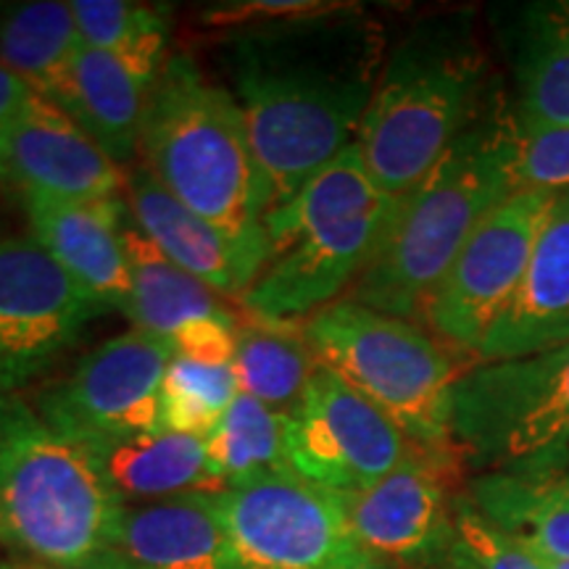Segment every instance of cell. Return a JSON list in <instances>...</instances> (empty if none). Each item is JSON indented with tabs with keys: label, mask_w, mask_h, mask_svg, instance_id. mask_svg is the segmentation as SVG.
<instances>
[{
	"label": "cell",
	"mask_w": 569,
	"mask_h": 569,
	"mask_svg": "<svg viewBox=\"0 0 569 569\" xmlns=\"http://www.w3.org/2000/svg\"><path fill=\"white\" fill-rule=\"evenodd\" d=\"M217 34L274 211L359 134L382 71V34L351 3Z\"/></svg>",
	"instance_id": "cell-1"
},
{
	"label": "cell",
	"mask_w": 569,
	"mask_h": 569,
	"mask_svg": "<svg viewBox=\"0 0 569 569\" xmlns=\"http://www.w3.org/2000/svg\"><path fill=\"white\" fill-rule=\"evenodd\" d=\"M493 96V69L472 21H419L382 63L356 134L377 188L390 198L411 193L440 156L501 101Z\"/></svg>",
	"instance_id": "cell-2"
},
{
	"label": "cell",
	"mask_w": 569,
	"mask_h": 569,
	"mask_svg": "<svg viewBox=\"0 0 569 569\" xmlns=\"http://www.w3.org/2000/svg\"><path fill=\"white\" fill-rule=\"evenodd\" d=\"M515 130V111L503 101L469 127L401 198L372 264L343 298L409 322L422 319L472 232L511 196Z\"/></svg>",
	"instance_id": "cell-3"
},
{
	"label": "cell",
	"mask_w": 569,
	"mask_h": 569,
	"mask_svg": "<svg viewBox=\"0 0 569 569\" xmlns=\"http://www.w3.org/2000/svg\"><path fill=\"white\" fill-rule=\"evenodd\" d=\"M142 167L177 201L253 251L269 256V196L232 92L174 51L148 96Z\"/></svg>",
	"instance_id": "cell-4"
},
{
	"label": "cell",
	"mask_w": 569,
	"mask_h": 569,
	"mask_svg": "<svg viewBox=\"0 0 569 569\" xmlns=\"http://www.w3.org/2000/svg\"><path fill=\"white\" fill-rule=\"evenodd\" d=\"M122 515L88 448L59 436L21 396H0V546L13 559L117 569Z\"/></svg>",
	"instance_id": "cell-5"
},
{
	"label": "cell",
	"mask_w": 569,
	"mask_h": 569,
	"mask_svg": "<svg viewBox=\"0 0 569 569\" xmlns=\"http://www.w3.org/2000/svg\"><path fill=\"white\" fill-rule=\"evenodd\" d=\"M398 203L377 188L353 140L293 201L267 213V267L240 306L272 319H309L340 301L372 264Z\"/></svg>",
	"instance_id": "cell-6"
},
{
	"label": "cell",
	"mask_w": 569,
	"mask_h": 569,
	"mask_svg": "<svg viewBox=\"0 0 569 569\" xmlns=\"http://www.w3.org/2000/svg\"><path fill=\"white\" fill-rule=\"evenodd\" d=\"M303 327L319 367L365 396L411 446L459 459L451 443V396L465 369L427 327L351 298L303 319Z\"/></svg>",
	"instance_id": "cell-7"
},
{
	"label": "cell",
	"mask_w": 569,
	"mask_h": 569,
	"mask_svg": "<svg viewBox=\"0 0 569 569\" xmlns=\"http://www.w3.org/2000/svg\"><path fill=\"white\" fill-rule=\"evenodd\" d=\"M451 443L486 472H567L569 340L517 359L469 365L453 386Z\"/></svg>",
	"instance_id": "cell-8"
},
{
	"label": "cell",
	"mask_w": 569,
	"mask_h": 569,
	"mask_svg": "<svg viewBox=\"0 0 569 569\" xmlns=\"http://www.w3.org/2000/svg\"><path fill=\"white\" fill-rule=\"evenodd\" d=\"M174 348L167 338L127 330L84 353L61 380L48 382L32 407L77 446L98 448L163 430V377Z\"/></svg>",
	"instance_id": "cell-9"
},
{
	"label": "cell",
	"mask_w": 569,
	"mask_h": 569,
	"mask_svg": "<svg viewBox=\"0 0 569 569\" xmlns=\"http://www.w3.org/2000/svg\"><path fill=\"white\" fill-rule=\"evenodd\" d=\"M217 503L240 569H346L365 559L343 496L293 469L227 488Z\"/></svg>",
	"instance_id": "cell-10"
},
{
	"label": "cell",
	"mask_w": 569,
	"mask_h": 569,
	"mask_svg": "<svg viewBox=\"0 0 569 569\" xmlns=\"http://www.w3.org/2000/svg\"><path fill=\"white\" fill-rule=\"evenodd\" d=\"M553 198L515 193L482 219L427 303L422 322L451 351L478 356L528 272Z\"/></svg>",
	"instance_id": "cell-11"
},
{
	"label": "cell",
	"mask_w": 569,
	"mask_h": 569,
	"mask_svg": "<svg viewBox=\"0 0 569 569\" xmlns=\"http://www.w3.org/2000/svg\"><path fill=\"white\" fill-rule=\"evenodd\" d=\"M103 317L32 234L0 240V396L46 375Z\"/></svg>",
	"instance_id": "cell-12"
},
{
	"label": "cell",
	"mask_w": 569,
	"mask_h": 569,
	"mask_svg": "<svg viewBox=\"0 0 569 569\" xmlns=\"http://www.w3.org/2000/svg\"><path fill=\"white\" fill-rule=\"evenodd\" d=\"M284 446L296 475L338 496L372 488L411 451L380 409L322 367L288 415Z\"/></svg>",
	"instance_id": "cell-13"
},
{
	"label": "cell",
	"mask_w": 569,
	"mask_h": 569,
	"mask_svg": "<svg viewBox=\"0 0 569 569\" xmlns=\"http://www.w3.org/2000/svg\"><path fill=\"white\" fill-rule=\"evenodd\" d=\"M459 465L411 446L393 472L361 493L343 496L359 551L398 569H446L457 543L451 478Z\"/></svg>",
	"instance_id": "cell-14"
},
{
	"label": "cell",
	"mask_w": 569,
	"mask_h": 569,
	"mask_svg": "<svg viewBox=\"0 0 569 569\" xmlns=\"http://www.w3.org/2000/svg\"><path fill=\"white\" fill-rule=\"evenodd\" d=\"M0 182L19 196L59 201H117L127 172L59 103L30 92L0 151Z\"/></svg>",
	"instance_id": "cell-15"
},
{
	"label": "cell",
	"mask_w": 569,
	"mask_h": 569,
	"mask_svg": "<svg viewBox=\"0 0 569 569\" xmlns=\"http://www.w3.org/2000/svg\"><path fill=\"white\" fill-rule=\"evenodd\" d=\"M124 198L134 227L161 253L238 306L267 267V253L238 243L190 211L142 163L127 169Z\"/></svg>",
	"instance_id": "cell-16"
},
{
	"label": "cell",
	"mask_w": 569,
	"mask_h": 569,
	"mask_svg": "<svg viewBox=\"0 0 569 569\" xmlns=\"http://www.w3.org/2000/svg\"><path fill=\"white\" fill-rule=\"evenodd\" d=\"M30 219L32 238L53 256L98 309L127 311L132 293L124 251L127 201H59L48 196H19Z\"/></svg>",
	"instance_id": "cell-17"
},
{
	"label": "cell",
	"mask_w": 569,
	"mask_h": 569,
	"mask_svg": "<svg viewBox=\"0 0 569 569\" xmlns=\"http://www.w3.org/2000/svg\"><path fill=\"white\" fill-rule=\"evenodd\" d=\"M569 340V193L553 198L530 267L507 315L482 340L475 365L517 359Z\"/></svg>",
	"instance_id": "cell-18"
},
{
	"label": "cell",
	"mask_w": 569,
	"mask_h": 569,
	"mask_svg": "<svg viewBox=\"0 0 569 569\" xmlns=\"http://www.w3.org/2000/svg\"><path fill=\"white\" fill-rule=\"evenodd\" d=\"M113 557L117 569H240L209 493L124 507Z\"/></svg>",
	"instance_id": "cell-19"
},
{
	"label": "cell",
	"mask_w": 569,
	"mask_h": 569,
	"mask_svg": "<svg viewBox=\"0 0 569 569\" xmlns=\"http://www.w3.org/2000/svg\"><path fill=\"white\" fill-rule=\"evenodd\" d=\"M148 96L151 88L124 61L90 46L77 48L48 92L119 167L132 163L138 153Z\"/></svg>",
	"instance_id": "cell-20"
},
{
	"label": "cell",
	"mask_w": 569,
	"mask_h": 569,
	"mask_svg": "<svg viewBox=\"0 0 569 569\" xmlns=\"http://www.w3.org/2000/svg\"><path fill=\"white\" fill-rule=\"evenodd\" d=\"M106 482L124 507L188 493L219 496L227 482L209 465L206 440L161 430L92 451Z\"/></svg>",
	"instance_id": "cell-21"
},
{
	"label": "cell",
	"mask_w": 569,
	"mask_h": 569,
	"mask_svg": "<svg viewBox=\"0 0 569 569\" xmlns=\"http://www.w3.org/2000/svg\"><path fill=\"white\" fill-rule=\"evenodd\" d=\"M124 251L130 261L132 293L124 317L134 330L172 340L177 332L196 322H238L240 315L227 306L217 290L198 280L182 267H177L167 253H161L130 219H124Z\"/></svg>",
	"instance_id": "cell-22"
},
{
	"label": "cell",
	"mask_w": 569,
	"mask_h": 569,
	"mask_svg": "<svg viewBox=\"0 0 569 569\" xmlns=\"http://www.w3.org/2000/svg\"><path fill=\"white\" fill-rule=\"evenodd\" d=\"M519 127L569 124V0L530 3L511 30Z\"/></svg>",
	"instance_id": "cell-23"
},
{
	"label": "cell",
	"mask_w": 569,
	"mask_h": 569,
	"mask_svg": "<svg viewBox=\"0 0 569 569\" xmlns=\"http://www.w3.org/2000/svg\"><path fill=\"white\" fill-rule=\"evenodd\" d=\"M467 498L536 551L569 559V472H486L469 482Z\"/></svg>",
	"instance_id": "cell-24"
},
{
	"label": "cell",
	"mask_w": 569,
	"mask_h": 569,
	"mask_svg": "<svg viewBox=\"0 0 569 569\" xmlns=\"http://www.w3.org/2000/svg\"><path fill=\"white\" fill-rule=\"evenodd\" d=\"M234 377L240 393L290 415L319 372L303 319H272L246 311L238 322Z\"/></svg>",
	"instance_id": "cell-25"
},
{
	"label": "cell",
	"mask_w": 569,
	"mask_h": 569,
	"mask_svg": "<svg viewBox=\"0 0 569 569\" xmlns=\"http://www.w3.org/2000/svg\"><path fill=\"white\" fill-rule=\"evenodd\" d=\"M82 46L71 3L27 0L0 9V63L48 96Z\"/></svg>",
	"instance_id": "cell-26"
},
{
	"label": "cell",
	"mask_w": 569,
	"mask_h": 569,
	"mask_svg": "<svg viewBox=\"0 0 569 569\" xmlns=\"http://www.w3.org/2000/svg\"><path fill=\"white\" fill-rule=\"evenodd\" d=\"M82 46L117 56L148 88L159 80L172 38V11L134 0H77L71 3Z\"/></svg>",
	"instance_id": "cell-27"
},
{
	"label": "cell",
	"mask_w": 569,
	"mask_h": 569,
	"mask_svg": "<svg viewBox=\"0 0 569 569\" xmlns=\"http://www.w3.org/2000/svg\"><path fill=\"white\" fill-rule=\"evenodd\" d=\"M288 415L259 403L256 398L238 393L222 422L206 438L209 465L227 488L288 472Z\"/></svg>",
	"instance_id": "cell-28"
},
{
	"label": "cell",
	"mask_w": 569,
	"mask_h": 569,
	"mask_svg": "<svg viewBox=\"0 0 569 569\" xmlns=\"http://www.w3.org/2000/svg\"><path fill=\"white\" fill-rule=\"evenodd\" d=\"M238 393L232 367H209L174 356L163 377V430L206 440Z\"/></svg>",
	"instance_id": "cell-29"
},
{
	"label": "cell",
	"mask_w": 569,
	"mask_h": 569,
	"mask_svg": "<svg viewBox=\"0 0 569 569\" xmlns=\"http://www.w3.org/2000/svg\"><path fill=\"white\" fill-rule=\"evenodd\" d=\"M517 122V119H515ZM515 193H569V124L519 127L509 163Z\"/></svg>",
	"instance_id": "cell-30"
},
{
	"label": "cell",
	"mask_w": 569,
	"mask_h": 569,
	"mask_svg": "<svg viewBox=\"0 0 569 569\" xmlns=\"http://www.w3.org/2000/svg\"><path fill=\"white\" fill-rule=\"evenodd\" d=\"M453 551L472 569H543L525 540L501 530L475 509L467 493L457 496V543Z\"/></svg>",
	"instance_id": "cell-31"
},
{
	"label": "cell",
	"mask_w": 569,
	"mask_h": 569,
	"mask_svg": "<svg viewBox=\"0 0 569 569\" xmlns=\"http://www.w3.org/2000/svg\"><path fill=\"white\" fill-rule=\"evenodd\" d=\"M343 3H325V0H238V3H217L201 11V24L217 32L248 30V27L277 24L317 17V13L336 11Z\"/></svg>",
	"instance_id": "cell-32"
},
{
	"label": "cell",
	"mask_w": 569,
	"mask_h": 569,
	"mask_svg": "<svg viewBox=\"0 0 569 569\" xmlns=\"http://www.w3.org/2000/svg\"><path fill=\"white\" fill-rule=\"evenodd\" d=\"M240 322V319H238ZM238 322H196L169 340L174 356L209 367H232L238 351Z\"/></svg>",
	"instance_id": "cell-33"
},
{
	"label": "cell",
	"mask_w": 569,
	"mask_h": 569,
	"mask_svg": "<svg viewBox=\"0 0 569 569\" xmlns=\"http://www.w3.org/2000/svg\"><path fill=\"white\" fill-rule=\"evenodd\" d=\"M30 92V84L19 80L13 71H9L0 63V151H3L6 134H9L13 119H17V113L21 106H24Z\"/></svg>",
	"instance_id": "cell-34"
},
{
	"label": "cell",
	"mask_w": 569,
	"mask_h": 569,
	"mask_svg": "<svg viewBox=\"0 0 569 569\" xmlns=\"http://www.w3.org/2000/svg\"><path fill=\"white\" fill-rule=\"evenodd\" d=\"M3 569H67V567H51V565H40V561H27V559L9 557L3 561Z\"/></svg>",
	"instance_id": "cell-35"
},
{
	"label": "cell",
	"mask_w": 569,
	"mask_h": 569,
	"mask_svg": "<svg viewBox=\"0 0 569 569\" xmlns=\"http://www.w3.org/2000/svg\"><path fill=\"white\" fill-rule=\"evenodd\" d=\"M532 549V546H530ZM536 551V549H532ZM536 557L540 559V565H543V569H569V559H557V557H549V553H540L536 551Z\"/></svg>",
	"instance_id": "cell-36"
},
{
	"label": "cell",
	"mask_w": 569,
	"mask_h": 569,
	"mask_svg": "<svg viewBox=\"0 0 569 569\" xmlns=\"http://www.w3.org/2000/svg\"><path fill=\"white\" fill-rule=\"evenodd\" d=\"M346 569H398V567H390V565H382V561H375V559H359L356 565L346 567Z\"/></svg>",
	"instance_id": "cell-37"
},
{
	"label": "cell",
	"mask_w": 569,
	"mask_h": 569,
	"mask_svg": "<svg viewBox=\"0 0 569 569\" xmlns=\"http://www.w3.org/2000/svg\"><path fill=\"white\" fill-rule=\"evenodd\" d=\"M446 569H472V567H469V565H467V561H465V559H461L457 551H451V559H448V565H446Z\"/></svg>",
	"instance_id": "cell-38"
},
{
	"label": "cell",
	"mask_w": 569,
	"mask_h": 569,
	"mask_svg": "<svg viewBox=\"0 0 569 569\" xmlns=\"http://www.w3.org/2000/svg\"><path fill=\"white\" fill-rule=\"evenodd\" d=\"M0 569H3V561H0Z\"/></svg>",
	"instance_id": "cell-39"
}]
</instances>
